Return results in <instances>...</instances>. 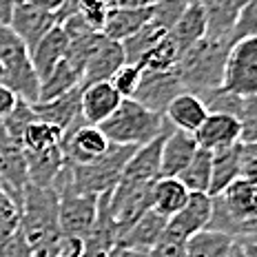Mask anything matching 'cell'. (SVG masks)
<instances>
[{
    "label": "cell",
    "instance_id": "6da1fadb",
    "mask_svg": "<svg viewBox=\"0 0 257 257\" xmlns=\"http://www.w3.org/2000/svg\"><path fill=\"white\" fill-rule=\"evenodd\" d=\"M60 197L53 189L27 184L20 206V235L34 255L47 257L49 248L60 237V217H58Z\"/></svg>",
    "mask_w": 257,
    "mask_h": 257
},
{
    "label": "cell",
    "instance_id": "7a4b0ae2",
    "mask_svg": "<svg viewBox=\"0 0 257 257\" xmlns=\"http://www.w3.org/2000/svg\"><path fill=\"white\" fill-rule=\"evenodd\" d=\"M233 42L228 40H200L178 62V73L186 93L206 98L211 91L222 87L224 64Z\"/></svg>",
    "mask_w": 257,
    "mask_h": 257
},
{
    "label": "cell",
    "instance_id": "3957f363",
    "mask_svg": "<svg viewBox=\"0 0 257 257\" xmlns=\"http://www.w3.org/2000/svg\"><path fill=\"white\" fill-rule=\"evenodd\" d=\"M171 124L162 113L147 109L136 100H122L111 117L100 124L106 140L117 147H144L158 136H162Z\"/></svg>",
    "mask_w": 257,
    "mask_h": 257
},
{
    "label": "cell",
    "instance_id": "277c9868",
    "mask_svg": "<svg viewBox=\"0 0 257 257\" xmlns=\"http://www.w3.org/2000/svg\"><path fill=\"white\" fill-rule=\"evenodd\" d=\"M133 151H136V147L111 144L109 153L93 160V162L69 164L71 167V182H69V191L64 195H69V193H76V195H102V193H109L120 182Z\"/></svg>",
    "mask_w": 257,
    "mask_h": 257
},
{
    "label": "cell",
    "instance_id": "5b68a950",
    "mask_svg": "<svg viewBox=\"0 0 257 257\" xmlns=\"http://www.w3.org/2000/svg\"><path fill=\"white\" fill-rule=\"evenodd\" d=\"M0 62L5 67V82L27 104H38L40 80L31 67L29 49L12 31V27L0 25Z\"/></svg>",
    "mask_w": 257,
    "mask_h": 257
},
{
    "label": "cell",
    "instance_id": "8992f818",
    "mask_svg": "<svg viewBox=\"0 0 257 257\" xmlns=\"http://www.w3.org/2000/svg\"><path fill=\"white\" fill-rule=\"evenodd\" d=\"M153 184L155 182L120 178V182L109 191V215L115 222L120 235L131 224H136L147 211H151Z\"/></svg>",
    "mask_w": 257,
    "mask_h": 257
},
{
    "label": "cell",
    "instance_id": "52a82bcc",
    "mask_svg": "<svg viewBox=\"0 0 257 257\" xmlns=\"http://www.w3.org/2000/svg\"><path fill=\"white\" fill-rule=\"evenodd\" d=\"M222 89L242 98H257V36L231 45L224 64Z\"/></svg>",
    "mask_w": 257,
    "mask_h": 257
},
{
    "label": "cell",
    "instance_id": "ba28073f",
    "mask_svg": "<svg viewBox=\"0 0 257 257\" xmlns=\"http://www.w3.org/2000/svg\"><path fill=\"white\" fill-rule=\"evenodd\" d=\"M60 149L69 164H89L109 153L111 142L100 126H91L84 122V117H80L62 133Z\"/></svg>",
    "mask_w": 257,
    "mask_h": 257
},
{
    "label": "cell",
    "instance_id": "9c48e42d",
    "mask_svg": "<svg viewBox=\"0 0 257 257\" xmlns=\"http://www.w3.org/2000/svg\"><path fill=\"white\" fill-rule=\"evenodd\" d=\"M180 93H184L182 80L178 73V67L169 69V71H153V73H142V82L138 87V93L133 95L136 102L144 104L147 109L162 113L167 111V106L178 98Z\"/></svg>",
    "mask_w": 257,
    "mask_h": 257
},
{
    "label": "cell",
    "instance_id": "30bf717a",
    "mask_svg": "<svg viewBox=\"0 0 257 257\" xmlns=\"http://www.w3.org/2000/svg\"><path fill=\"white\" fill-rule=\"evenodd\" d=\"M100 195H69L60 197L58 206V217H60V233L73 235V237H84L95 224L98 217Z\"/></svg>",
    "mask_w": 257,
    "mask_h": 257
},
{
    "label": "cell",
    "instance_id": "8fae6325",
    "mask_svg": "<svg viewBox=\"0 0 257 257\" xmlns=\"http://www.w3.org/2000/svg\"><path fill=\"white\" fill-rule=\"evenodd\" d=\"M213 217V197L208 193H191L186 204L167 222V233L180 239L204 231Z\"/></svg>",
    "mask_w": 257,
    "mask_h": 257
},
{
    "label": "cell",
    "instance_id": "7c38bea8",
    "mask_svg": "<svg viewBox=\"0 0 257 257\" xmlns=\"http://www.w3.org/2000/svg\"><path fill=\"white\" fill-rule=\"evenodd\" d=\"M56 25H58L56 14L38 9V7H34V5L25 3V0H20V3L16 5L14 16H12V20H9L12 31L23 40V45L29 51L34 49Z\"/></svg>",
    "mask_w": 257,
    "mask_h": 257
},
{
    "label": "cell",
    "instance_id": "4fadbf2b",
    "mask_svg": "<svg viewBox=\"0 0 257 257\" xmlns=\"http://www.w3.org/2000/svg\"><path fill=\"white\" fill-rule=\"evenodd\" d=\"M122 64H126L122 42L109 40L102 34L98 40V45H95V49L91 51V56L87 60L82 84H80V87L84 89V87H91V84H98V82H109Z\"/></svg>",
    "mask_w": 257,
    "mask_h": 257
},
{
    "label": "cell",
    "instance_id": "5bb4252c",
    "mask_svg": "<svg viewBox=\"0 0 257 257\" xmlns=\"http://www.w3.org/2000/svg\"><path fill=\"white\" fill-rule=\"evenodd\" d=\"M195 140L200 149H206L211 153L231 149L242 140V124L237 117L231 115H219V113H208L204 124L195 131Z\"/></svg>",
    "mask_w": 257,
    "mask_h": 257
},
{
    "label": "cell",
    "instance_id": "9a60e30c",
    "mask_svg": "<svg viewBox=\"0 0 257 257\" xmlns=\"http://www.w3.org/2000/svg\"><path fill=\"white\" fill-rule=\"evenodd\" d=\"M171 128H167L162 136H158L155 140L144 144V147H138L133 151V155L128 158V162L124 167L122 178L142 180V182H155L162 178V173H160V169H162V149H164V142H167V136L171 133Z\"/></svg>",
    "mask_w": 257,
    "mask_h": 257
},
{
    "label": "cell",
    "instance_id": "2e32d148",
    "mask_svg": "<svg viewBox=\"0 0 257 257\" xmlns=\"http://www.w3.org/2000/svg\"><path fill=\"white\" fill-rule=\"evenodd\" d=\"M38 120L49 122V124L58 126L64 133L73 122L82 117V87L69 91V93L60 95L49 102H38L31 106Z\"/></svg>",
    "mask_w": 257,
    "mask_h": 257
},
{
    "label": "cell",
    "instance_id": "e0dca14e",
    "mask_svg": "<svg viewBox=\"0 0 257 257\" xmlns=\"http://www.w3.org/2000/svg\"><path fill=\"white\" fill-rule=\"evenodd\" d=\"M197 149H200V144H197L193 133L171 128L162 149V169H160L162 178H178L191 164V160L195 158Z\"/></svg>",
    "mask_w": 257,
    "mask_h": 257
},
{
    "label": "cell",
    "instance_id": "ac0fdd59",
    "mask_svg": "<svg viewBox=\"0 0 257 257\" xmlns=\"http://www.w3.org/2000/svg\"><path fill=\"white\" fill-rule=\"evenodd\" d=\"M67 47H69V36L64 34V29L60 25H56L49 34H47L45 38H42L38 45L29 51L31 67H34V71H36V76H38L40 84L51 76V71L64 58Z\"/></svg>",
    "mask_w": 257,
    "mask_h": 257
},
{
    "label": "cell",
    "instance_id": "d6986e66",
    "mask_svg": "<svg viewBox=\"0 0 257 257\" xmlns=\"http://www.w3.org/2000/svg\"><path fill=\"white\" fill-rule=\"evenodd\" d=\"M167 222L169 219L158 215V213L151 208V211H147L136 224H131V226L117 237L115 248L147 250L149 253V250L160 242V237L164 235V231H167Z\"/></svg>",
    "mask_w": 257,
    "mask_h": 257
},
{
    "label": "cell",
    "instance_id": "ffe728a7",
    "mask_svg": "<svg viewBox=\"0 0 257 257\" xmlns=\"http://www.w3.org/2000/svg\"><path fill=\"white\" fill-rule=\"evenodd\" d=\"M206 38V12L200 0H191L186 12L169 31V40L178 47V51L184 56L191 47H195L200 40Z\"/></svg>",
    "mask_w": 257,
    "mask_h": 257
},
{
    "label": "cell",
    "instance_id": "44dd1931",
    "mask_svg": "<svg viewBox=\"0 0 257 257\" xmlns=\"http://www.w3.org/2000/svg\"><path fill=\"white\" fill-rule=\"evenodd\" d=\"M122 98L111 82H98L82 89V117L91 126H100L120 106Z\"/></svg>",
    "mask_w": 257,
    "mask_h": 257
},
{
    "label": "cell",
    "instance_id": "7402d4cb",
    "mask_svg": "<svg viewBox=\"0 0 257 257\" xmlns=\"http://www.w3.org/2000/svg\"><path fill=\"white\" fill-rule=\"evenodd\" d=\"M164 117H167V122L173 128L195 136V131L204 124V120L208 117V109L197 95L184 91V93H180L178 98L167 106Z\"/></svg>",
    "mask_w": 257,
    "mask_h": 257
},
{
    "label": "cell",
    "instance_id": "603a6c76",
    "mask_svg": "<svg viewBox=\"0 0 257 257\" xmlns=\"http://www.w3.org/2000/svg\"><path fill=\"white\" fill-rule=\"evenodd\" d=\"M82 76H84V67L76 60H71L69 56H64L58 67L51 71V76L40 84V100L38 102H49L56 100L60 95L69 93V91L78 89L82 84Z\"/></svg>",
    "mask_w": 257,
    "mask_h": 257
},
{
    "label": "cell",
    "instance_id": "cb8c5ba5",
    "mask_svg": "<svg viewBox=\"0 0 257 257\" xmlns=\"http://www.w3.org/2000/svg\"><path fill=\"white\" fill-rule=\"evenodd\" d=\"M25 162H27V178L31 186H42V189H51L56 175L64 167V153L60 147L47 149L38 153H27L25 151Z\"/></svg>",
    "mask_w": 257,
    "mask_h": 257
},
{
    "label": "cell",
    "instance_id": "d4e9b609",
    "mask_svg": "<svg viewBox=\"0 0 257 257\" xmlns=\"http://www.w3.org/2000/svg\"><path fill=\"white\" fill-rule=\"evenodd\" d=\"M244 147L235 144L231 149L213 153V171H211V186H208V195L217 197L222 195L235 180L239 178V167H242Z\"/></svg>",
    "mask_w": 257,
    "mask_h": 257
},
{
    "label": "cell",
    "instance_id": "484cf974",
    "mask_svg": "<svg viewBox=\"0 0 257 257\" xmlns=\"http://www.w3.org/2000/svg\"><path fill=\"white\" fill-rule=\"evenodd\" d=\"M189 189L178 178H160L153 184L151 208L164 219H171L189 200Z\"/></svg>",
    "mask_w": 257,
    "mask_h": 257
},
{
    "label": "cell",
    "instance_id": "4316f807",
    "mask_svg": "<svg viewBox=\"0 0 257 257\" xmlns=\"http://www.w3.org/2000/svg\"><path fill=\"white\" fill-rule=\"evenodd\" d=\"M149 23V7L142 9H122L115 7L113 12L106 16V23L102 27V34L109 40L124 42L126 38H131L133 34L142 29Z\"/></svg>",
    "mask_w": 257,
    "mask_h": 257
},
{
    "label": "cell",
    "instance_id": "83f0119b",
    "mask_svg": "<svg viewBox=\"0 0 257 257\" xmlns=\"http://www.w3.org/2000/svg\"><path fill=\"white\" fill-rule=\"evenodd\" d=\"M233 244V235L204 228L186 239V257H228Z\"/></svg>",
    "mask_w": 257,
    "mask_h": 257
},
{
    "label": "cell",
    "instance_id": "f1b7e54d",
    "mask_svg": "<svg viewBox=\"0 0 257 257\" xmlns=\"http://www.w3.org/2000/svg\"><path fill=\"white\" fill-rule=\"evenodd\" d=\"M213 171V153L206 149H197L191 164L178 175V180L189 189V193H208Z\"/></svg>",
    "mask_w": 257,
    "mask_h": 257
},
{
    "label": "cell",
    "instance_id": "f546056e",
    "mask_svg": "<svg viewBox=\"0 0 257 257\" xmlns=\"http://www.w3.org/2000/svg\"><path fill=\"white\" fill-rule=\"evenodd\" d=\"M60 142H62L60 128L49 124V122H42L38 117L25 128L23 138H20V147H23V151H27V153L47 151V149L60 147Z\"/></svg>",
    "mask_w": 257,
    "mask_h": 257
},
{
    "label": "cell",
    "instance_id": "4dcf8cb0",
    "mask_svg": "<svg viewBox=\"0 0 257 257\" xmlns=\"http://www.w3.org/2000/svg\"><path fill=\"white\" fill-rule=\"evenodd\" d=\"M167 31H162L160 27H155L151 23H147L138 34H133L131 38H126L122 42V49H124V58L126 64H138L142 60V56H147L155 45H160L167 38Z\"/></svg>",
    "mask_w": 257,
    "mask_h": 257
},
{
    "label": "cell",
    "instance_id": "1f68e13d",
    "mask_svg": "<svg viewBox=\"0 0 257 257\" xmlns=\"http://www.w3.org/2000/svg\"><path fill=\"white\" fill-rule=\"evenodd\" d=\"M182 53L178 51V47L169 40V36L164 38L160 45H155L147 56H142V60L138 62L142 73H153V71H169V69L178 67Z\"/></svg>",
    "mask_w": 257,
    "mask_h": 257
},
{
    "label": "cell",
    "instance_id": "d6a6232c",
    "mask_svg": "<svg viewBox=\"0 0 257 257\" xmlns=\"http://www.w3.org/2000/svg\"><path fill=\"white\" fill-rule=\"evenodd\" d=\"M20 231V202L0 184V246L14 239Z\"/></svg>",
    "mask_w": 257,
    "mask_h": 257
},
{
    "label": "cell",
    "instance_id": "836d02e7",
    "mask_svg": "<svg viewBox=\"0 0 257 257\" xmlns=\"http://www.w3.org/2000/svg\"><path fill=\"white\" fill-rule=\"evenodd\" d=\"M189 3L191 0H153L149 5V23L169 34L186 12Z\"/></svg>",
    "mask_w": 257,
    "mask_h": 257
},
{
    "label": "cell",
    "instance_id": "e575fe53",
    "mask_svg": "<svg viewBox=\"0 0 257 257\" xmlns=\"http://www.w3.org/2000/svg\"><path fill=\"white\" fill-rule=\"evenodd\" d=\"M202 102L206 104L208 113H219V115H231V117H237L242 115L244 111V102L246 98L242 95H235L231 91H224L222 87L211 91V93L206 95V98H202Z\"/></svg>",
    "mask_w": 257,
    "mask_h": 257
},
{
    "label": "cell",
    "instance_id": "d590c367",
    "mask_svg": "<svg viewBox=\"0 0 257 257\" xmlns=\"http://www.w3.org/2000/svg\"><path fill=\"white\" fill-rule=\"evenodd\" d=\"M113 9H115L113 0H80L78 3V16L93 31H102L106 16L113 12Z\"/></svg>",
    "mask_w": 257,
    "mask_h": 257
},
{
    "label": "cell",
    "instance_id": "8d00e7d4",
    "mask_svg": "<svg viewBox=\"0 0 257 257\" xmlns=\"http://www.w3.org/2000/svg\"><path fill=\"white\" fill-rule=\"evenodd\" d=\"M109 82L113 84V89L122 100H133V95L138 93V87L142 82V71L138 64H122Z\"/></svg>",
    "mask_w": 257,
    "mask_h": 257
},
{
    "label": "cell",
    "instance_id": "74e56055",
    "mask_svg": "<svg viewBox=\"0 0 257 257\" xmlns=\"http://www.w3.org/2000/svg\"><path fill=\"white\" fill-rule=\"evenodd\" d=\"M34 120H36V113H34V109H31V104H27V102H23V100H20L18 106L14 109V113L5 117L0 124H3V128L7 131V136L12 138L14 142L20 144V138H23L25 128L29 126Z\"/></svg>",
    "mask_w": 257,
    "mask_h": 257
},
{
    "label": "cell",
    "instance_id": "f35d334b",
    "mask_svg": "<svg viewBox=\"0 0 257 257\" xmlns=\"http://www.w3.org/2000/svg\"><path fill=\"white\" fill-rule=\"evenodd\" d=\"M239 124H242V140L239 144L248 147L257 142V98H246L244 111L239 115Z\"/></svg>",
    "mask_w": 257,
    "mask_h": 257
},
{
    "label": "cell",
    "instance_id": "ab89813d",
    "mask_svg": "<svg viewBox=\"0 0 257 257\" xmlns=\"http://www.w3.org/2000/svg\"><path fill=\"white\" fill-rule=\"evenodd\" d=\"M149 255L151 257H186V239H180L164 231L160 242L149 250Z\"/></svg>",
    "mask_w": 257,
    "mask_h": 257
},
{
    "label": "cell",
    "instance_id": "60d3db41",
    "mask_svg": "<svg viewBox=\"0 0 257 257\" xmlns=\"http://www.w3.org/2000/svg\"><path fill=\"white\" fill-rule=\"evenodd\" d=\"M84 255V239L73 235H60L49 248L47 257H82Z\"/></svg>",
    "mask_w": 257,
    "mask_h": 257
},
{
    "label": "cell",
    "instance_id": "b9f144b4",
    "mask_svg": "<svg viewBox=\"0 0 257 257\" xmlns=\"http://www.w3.org/2000/svg\"><path fill=\"white\" fill-rule=\"evenodd\" d=\"M0 257H34V250L27 246L23 235H16L14 239H9L5 246H0Z\"/></svg>",
    "mask_w": 257,
    "mask_h": 257
},
{
    "label": "cell",
    "instance_id": "7bdbcfd3",
    "mask_svg": "<svg viewBox=\"0 0 257 257\" xmlns=\"http://www.w3.org/2000/svg\"><path fill=\"white\" fill-rule=\"evenodd\" d=\"M18 102H20L18 95H16L7 84L0 82V122H3L7 115L14 113V109L18 106Z\"/></svg>",
    "mask_w": 257,
    "mask_h": 257
},
{
    "label": "cell",
    "instance_id": "ee69618b",
    "mask_svg": "<svg viewBox=\"0 0 257 257\" xmlns=\"http://www.w3.org/2000/svg\"><path fill=\"white\" fill-rule=\"evenodd\" d=\"M239 178L246 180L248 184H257V153L244 151L242 158V167H239Z\"/></svg>",
    "mask_w": 257,
    "mask_h": 257
},
{
    "label": "cell",
    "instance_id": "f6af8a7d",
    "mask_svg": "<svg viewBox=\"0 0 257 257\" xmlns=\"http://www.w3.org/2000/svg\"><path fill=\"white\" fill-rule=\"evenodd\" d=\"M25 3H29V5H34V7L45 9V12L58 16V12L64 7V3H67V0H25Z\"/></svg>",
    "mask_w": 257,
    "mask_h": 257
},
{
    "label": "cell",
    "instance_id": "bcb514c9",
    "mask_svg": "<svg viewBox=\"0 0 257 257\" xmlns=\"http://www.w3.org/2000/svg\"><path fill=\"white\" fill-rule=\"evenodd\" d=\"M20 0H0V25H7L9 27V20L14 16V9Z\"/></svg>",
    "mask_w": 257,
    "mask_h": 257
},
{
    "label": "cell",
    "instance_id": "7dc6e473",
    "mask_svg": "<svg viewBox=\"0 0 257 257\" xmlns=\"http://www.w3.org/2000/svg\"><path fill=\"white\" fill-rule=\"evenodd\" d=\"M111 257H151L147 250H131V248H115Z\"/></svg>",
    "mask_w": 257,
    "mask_h": 257
},
{
    "label": "cell",
    "instance_id": "c3c4849f",
    "mask_svg": "<svg viewBox=\"0 0 257 257\" xmlns=\"http://www.w3.org/2000/svg\"><path fill=\"white\" fill-rule=\"evenodd\" d=\"M228 257H248V253H246L244 244L239 242V239H235V244L231 246V250H228Z\"/></svg>",
    "mask_w": 257,
    "mask_h": 257
},
{
    "label": "cell",
    "instance_id": "681fc988",
    "mask_svg": "<svg viewBox=\"0 0 257 257\" xmlns=\"http://www.w3.org/2000/svg\"><path fill=\"white\" fill-rule=\"evenodd\" d=\"M239 242L244 244L246 253H248V257H257V242L255 239H239Z\"/></svg>",
    "mask_w": 257,
    "mask_h": 257
},
{
    "label": "cell",
    "instance_id": "f907efd6",
    "mask_svg": "<svg viewBox=\"0 0 257 257\" xmlns=\"http://www.w3.org/2000/svg\"><path fill=\"white\" fill-rule=\"evenodd\" d=\"M250 211H253V217L257 219V184L250 189Z\"/></svg>",
    "mask_w": 257,
    "mask_h": 257
},
{
    "label": "cell",
    "instance_id": "816d5d0a",
    "mask_svg": "<svg viewBox=\"0 0 257 257\" xmlns=\"http://www.w3.org/2000/svg\"><path fill=\"white\" fill-rule=\"evenodd\" d=\"M0 82H5V67H3V62H0Z\"/></svg>",
    "mask_w": 257,
    "mask_h": 257
}]
</instances>
